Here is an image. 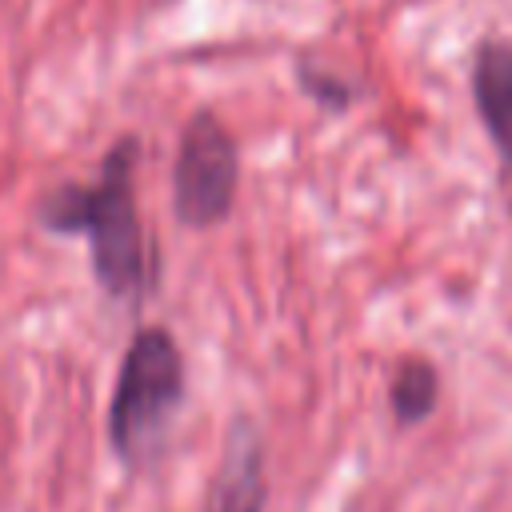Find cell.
Instances as JSON below:
<instances>
[{
    "label": "cell",
    "instance_id": "cell-1",
    "mask_svg": "<svg viewBox=\"0 0 512 512\" xmlns=\"http://www.w3.org/2000/svg\"><path fill=\"white\" fill-rule=\"evenodd\" d=\"M36 220L48 232L88 236L92 276L116 300H144L156 288V252L136 212V140L124 136L100 160L96 180L56 184L36 200Z\"/></svg>",
    "mask_w": 512,
    "mask_h": 512
},
{
    "label": "cell",
    "instance_id": "cell-2",
    "mask_svg": "<svg viewBox=\"0 0 512 512\" xmlns=\"http://www.w3.org/2000/svg\"><path fill=\"white\" fill-rule=\"evenodd\" d=\"M184 404V356L168 328H140L120 360L108 440L124 464H148L168 436L172 416Z\"/></svg>",
    "mask_w": 512,
    "mask_h": 512
},
{
    "label": "cell",
    "instance_id": "cell-3",
    "mask_svg": "<svg viewBox=\"0 0 512 512\" xmlns=\"http://www.w3.org/2000/svg\"><path fill=\"white\" fill-rule=\"evenodd\" d=\"M240 184V152L232 132L212 116L196 112L176 148V168H172V204L176 216L192 228H212L232 212Z\"/></svg>",
    "mask_w": 512,
    "mask_h": 512
},
{
    "label": "cell",
    "instance_id": "cell-4",
    "mask_svg": "<svg viewBox=\"0 0 512 512\" xmlns=\"http://www.w3.org/2000/svg\"><path fill=\"white\" fill-rule=\"evenodd\" d=\"M264 444L248 420H236L224 436L220 464L212 472L204 512H264Z\"/></svg>",
    "mask_w": 512,
    "mask_h": 512
},
{
    "label": "cell",
    "instance_id": "cell-5",
    "mask_svg": "<svg viewBox=\"0 0 512 512\" xmlns=\"http://www.w3.org/2000/svg\"><path fill=\"white\" fill-rule=\"evenodd\" d=\"M472 96L492 136V148L504 172L512 176V44L508 40L480 44L476 64H472Z\"/></svg>",
    "mask_w": 512,
    "mask_h": 512
},
{
    "label": "cell",
    "instance_id": "cell-6",
    "mask_svg": "<svg viewBox=\"0 0 512 512\" xmlns=\"http://www.w3.org/2000/svg\"><path fill=\"white\" fill-rule=\"evenodd\" d=\"M436 392H440V376L428 360H404L392 372L388 384V400H392V416L400 424H420L424 416H432L436 408Z\"/></svg>",
    "mask_w": 512,
    "mask_h": 512
},
{
    "label": "cell",
    "instance_id": "cell-7",
    "mask_svg": "<svg viewBox=\"0 0 512 512\" xmlns=\"http://www.w3.org/2000/svg\"><path fill=\"white\" fill-rule=\"evenodd\" d=\"M296 76H300V88L316 100V104H324V108H344L348 100H352V84L344 80V76H336V72H328V68H312V64H296Z\"/></svg>",
    "mask_w": 512,
    "mask_h": 512
}]
</instances>
